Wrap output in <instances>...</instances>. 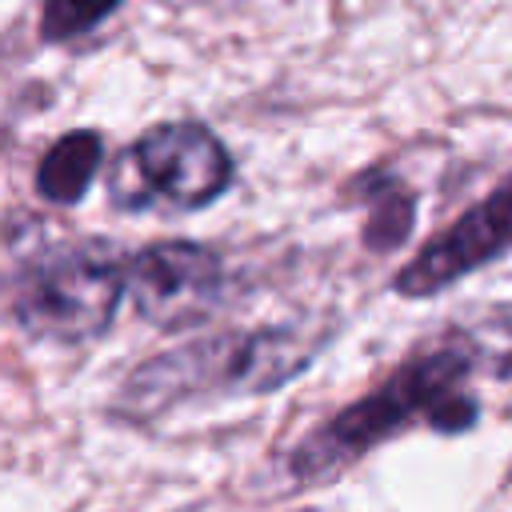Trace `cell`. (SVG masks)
Listing matches in <instances>:
<instances>
[{"instance_id":"cell-2","label":"cell","mask_w":512,"mask_h":512,"mask_svg":"<svg viewBox=\"0 0 512 512\" xmlns=\"http://www.w3.org/2000/svg\"><path fill=\"white\" fill-rule=\"evenodd\" d=\"M332 336L320 324H268L188 340L144 360L116 392L112 416L152 424L156 416L204 396H264L308 372Z\"/></svg>"},{"instance_id":"cell-8","label":"cell","mask_w":512,"mask_h":512,"mask_svg":"<svg viewBox=\"0 0 512 512\" xmlns=\"http://www.w3.org/2000/svg\"><path fill=\"white\" fill-rule=\"evenodd\" d=\"M472 364L492 380H512V304H484L456 320L448 332Z\"/></svg>"},{"instance_id":"cell-9","label":"cell","mask_w":512,"mask_h":512,"mask_svg":"<svg viewBox=\"0 0 512 512\" xmlns=\"http://www.w3.org/2000/svg\"><path fill=\"white\" fill-rule=\"evenodd\" d=\"M360 192H368V224H364V248L368 252H392L408 240L416 224V200L396 176L372 172Z\"/></svg>"},{"instance_id":"cell-10","label":"cell","mask_w":512,"mask_h":512,"mask_svg":"<svg viewBox=\"0 0 512 512\" xmlns=\"http://www.w3.org/2000/svg\"><path fill=\"white\" fill-rule=\"evenodd\" d=\"M124 0H44L40 8V40L48 44H64L76 40L84 32H92L96 24H104Z\"/></svg>"},{"instance_id":"cell-7","label":"cell","mask_w":512,"mask_h":512,"mask_svg":"<svg viewBox=\"0 0 512 512\" xmlns=\"http://www.w3.org/2000/svg\"><path fill=\"white\" fill-rule=\"evenodd\" d=\"M100 160H104V136L92 132V128H72L60 140H52V148L40 156L36 192L48 204H64L68 208L88 192Z\"/></svg>"},{"instance_id":"cell-1","label":"cell","mask_w":512,"mask_h":512,"mask_svg":"<svg viewBox=\"0 0 512 512\" xmlns=\"http://www.w3.org/2000/svg\"><path fill=\"white\" fill-rule=\"evenodd\" d=\"M472 368V356L452 336L436 348L408 356L384 384L312 428L288 452V476L300 484L328 480L416 420L440 436L468 432L480 420V408L468 396Z\"/></svg>"},{"instance_id":"cell-6","label":"cell","mask_w":512,"mask_h":512,"mask_svg":"<svg viewBox=\"0 0 512 512\" xmlns=\"http://www.w3.org/2000/svg\"><path fill=\"white\" fill-rule=\"evenodd\" d=\"M512 252V176L500 180L480 204H472L456 224L436 232L392 280V288L408 300L436 296L468 272Z\"/></svg>"},{"instance_id":"cell-4","label":"cell","mask_w":512,"mask_h":512,"mask_svg":"<svg viewBox=\"0 0 512 512\" xmlns=\"http://www.w3.org/2000/svg\"><path fill=\"white\" fill-rule=\"evenodd\" d=\"M232 172L236 164L208 124L164 120L140 132L128 152H120L108 180V200L120 212H196L232 188Z\"/></svg>"},{"instance_id":"cell-5","label":"cell","mask_w":512,"mask_h":512,"mask_svg":"<svg viewBox=\"0 0 512 512\" xmlns=\"http://www.w3.org/2000/svg\"><path fill=\"white\" fill-rule=\"evenodd\" d=\"M128 300L140 320L180 332L208 320L224 300V260L196 240H160L128 256Z\"/></svg>"},{"instance_id":"cell-3","label":"cell","mask_w":512,"mask_h":512,"mask_svg":"<svg viewBox=\"0 0 512 512\" xmlns=\"http://www.w3.org/2000/svg\"><path fill=\"white\" fill-rule=\"evenodd\" d=\"M128 292V256L108 240L36 252L12 280V320L32 340L80 344L104 336Z\"/></svg>"}]
</instances>
